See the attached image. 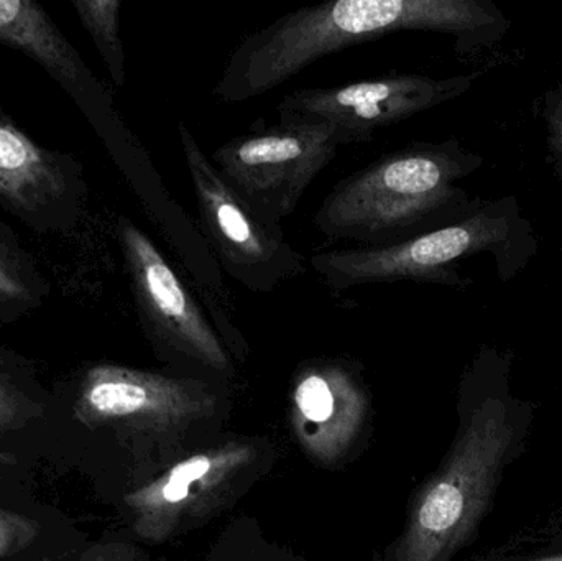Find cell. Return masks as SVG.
<instances>
[{"instance_id": "cell-1", "label": "cell", "mask_w": 562, "mask_h": 561, "mask_svg": "<svg viewBox=\"0 0 562 561\" xmlns=\"http://www.w3.org/2000/svg\"><path fill=\"white\" fill-rule=\"evenodd\" d=\"M512 366L508 352L484 348L465 372L458 435L413 506L395 561H452L479 536L537 420V404L512 388Z\"/></svg>"}, {"instance_id": "cell-2", "label": "cell", "mask_w": 562, "mask_h": 561, "mask_svg": "<svg viewBox=\"0 0 562 561\" xmlns=\"http://www.w3.org/2000/svg\"><path fill=\"white\" fill-rule=\"evenodd\" d=\"M508 20L491 0H337L303 7L250 33L224 66L214 96L249 101L324 56L398 32L452 35L459 53L492 46Z\"/></svg>"}, {"instance_id": "cell-3", "label": "cell", "mask_w": 562, "mask_h": 561, "mask_svg": "<svg viewBox=\"0 0 562 561\" xmlns=\"http://www.w3.org/2000/svg\"><path fill=\"white\" fill-rule=\"evenodd\" d=\"M484 158L458 141L409 144L340 180L314 216L330 239L389 246L458 223L474 213V201L458 181Z\"/></svg>"}, {"instance_id": "cell-4", "label": "cell", "mask_w": 562, "mask_h": 561, "mask_svg": "<svg viewBox=\"0 0 562 561\" xmlns=\"http://www.w3.org/2000/svg\"><path fill=\"white\" fill-rule=\"evenodd\" d=\"M485 253L495 257L505 282L537 253V240L515 198L487 203L458 223L402 243L327 250L311 257L310 263L336 292L402 280L462 287L459 262Z\"/></svg>"}, {"instance_id": "cell-5", "label": "cell", "mask_w": 562, "mask_h": 561, "mask_svg": "<svg viewBox=\"0 0 562 561\" xmlns=\"http://www.w3.org/2000/svg\"><path fill=\"white\" fill-rule=\"evenodd\" d=\"M184 164L196 197L201 231L221 266L250 292L270 293L306 270L281 226L266 223L229 187L183 121L178 122Z\"/></svg>"}, {"instance_id": "cell-6", "label": "cell", "mask_w": 562, "mask_h": 561, "mask_svg": "<svg viewBox=\"0 0 562 561\" xmlns=\"http://www.w3.org/2000/svg\"><path fill=\"white\" fill-rule=\"evenodd\" d=\"M339 147L327 125L279 121L250 128L221 145L210 158L257 216L281 226V221L296 211L314 178L336 158Z\"/></svg>"}, {"instance_id": "cell-7", "label": "cell", "mask_w": 562, "mask_h": 561, "mask_svg": "<svg viewBox=\"0 0 562 561\" xmlns=\"http://www.w3.org/2000/svg\"><path fill=\"white\" fill-rule=\"evenodd\" d=\"M0 45L29 56L61 86L144 203L160 194V181L122 124L111 96L38 2L0 0Z\"/></svg>"}, {"instance_id": "cell-8", "label": "cell", "mask_w": 562, "mask_h": 561, "mask_svg": "<svg viewBox=\"0 0 562 561\" xmlns=\"http://www.w3.org/2000/svg\"><path fill=\"white\" fill-rule=\"evenodd\" d=\"M477 75L432 78L380 76L334 88L297 89L277 105L280 121L313 122L333 128L340 147L367 144L383 127L465 94Z\"/></svg>"}, {"instance_id": "cell-9", "label": "cell", "mask_w": 562, "mask_h": 561, "mask_svg": "<svg viewBox=\"0 0 562 561\" xmlns=\"http://www.w3.org/2000/svg\"><path fill=\"white\" fill-rule=\"evenodd\" d=\"M115 236L148 338L211 371L229 372L216 329L154 240L127 216L117 217Z\"/></svg>"}, {"instance_id": "cell-10", "label": "cell", "mask_w": 562, "mask_h": 561, "mask_svg": "<svg viewBox=\"0 0 562 561\" xmlns=\"http://www.w3.org/2000/svg\"><path fill=\"white\" fill-rule=\"evenodd\" d=\"M81 161L43 147L0 108V206L33 233L66 234L88 201Z\"/></svg>"}, {"instance_id": "cell-11", "label": "cell", "mask_w": 562, "mask_h": 561, "mask_svg": "<svg viewBox=\"0 0 562 561\" xmlns=\"http://www.w3.org/2000/svg\"><path fill=\"white\" fill-rule=\"evenodd\" d=\"M206 385L125 366L92 364L79 381L76 418L86 427L167 430L213 408Z\"/></svg>"}, {"instance_id": "cell-12", "label": "cell", "mask_w": 562, "mask_h": 561, "mask_svg": "<svg viewBox=\"0 0 562 561\" xmlns=\"http://www.w3.org/2000/svg\"><path fill=\"white\" fill-rule=\"evenodd\" d=\"M250 458L249 447L224 445L180 461L160 480L132 493L127 506L134 510L138 536L167 539L183 516L221 493Z\"/></svg>"}, {"instance_id": "cell-13", "label": "cell", "mask_w": 562, "mask_h": 561, "mask_svg": "<svg viewBox=\"0 0 562 561\" xmlns=\"http://www.w3.org/2000/svg\"><path fill=\"white\" fill-rule=\"evenodd\" d=\"M296 430L307 450L333 460L359 427L363 397L349 369L339 362L310 364L294 389Z\"/></svg>"}, {"instance_id": "cell-14", "label": "cell", "mask_w": 562, "mask_h": 561, "mask_svg": "<svg viewBox=\"0 0 562 561\" xmlns=\"http://www.w3.org/2000/svg\"><path fill=\"white\" fill-rule=\"evenodd\" d=\"M52 283L19 237L0 221V323L12 325L45 305Z\"/></svg>"}, {"instance_id": "cell-15", "label": "cell", "mask_w": 562, "mask_h": 561, "mask_svg": "<svg viewBox=\"0 0 562 561\" xmlns=\"http://www.w3.org/2000/svg\"><path fill=\"white\" fill-rule=\"evenodd\" d=\"M471 561H562V496Z\"/></svg>"}, {"instance_id": "cell-16", "label": "cell", "mask_w": 562, "mask_h": 561, "mask_svg": "<svg viewBox=\"0 0 562 561\" xmlns=\"http://www.w3.org/2000/svg\"><path fill=\"white\" fill-rule=\"evenodd\" d=\"M79 22L99 49L115 86L125 82V55L121 40V0H71Z\"/></svg>"}, {"instance_id": "cell-17", "label": "cell", "mask_w": 562, "mask_h": 561, "mask_svg": "<svg viewBox=\"0 0 562 561\" xmlns=\"http://www.w3.org/2000/svg\"><path fill=\"white\" fill-rule=\"evenodd\" d=\"M13 369H0V431L16 430L38 418L42 402L33 399L16 381Z\"/></svg>"}, {"instance_id": "cell-18", "label": "cell", "mask_w": 562, "mask_h": 561, "mask_svg": "<svg viewBox=\"0 0 562 561\" xmlns=\"http://www.w3.org/2000/svg\"><path fill=\"white\" fill-rule=\"evenodd\" d=\"M36 526L25 517L0 509V557L19 552L35 539Z\"/></svg>"}, {"instance_id": "cell-19", "label": "cell", "mask_w": 562, "mask_h": 561, "mask_svg": "<svg viewBox=\"0 0 562 561\" xmlns=\"http://www.w3.org/2000/svg\"><path fill=\"white\" fill-rule=\"evenodd\" d=\"M544 121L548 125V147L554 170L562 178V85L544 99Z\"/></svg>"}, {"instance_id": "cell-20", "label": "cell", "mask_w": 562, "mask_h": 561, "mask_svg": "<svg viewBox=\"0 0 562 561\" xmlns=\"http://www.w3.org/2000/svg\"><path fill=\"white\" fill-rule=\"evenodd\" d=\"M26 368V361L20 358L15 352L0 346V369H13V371H23Z\"/></svg>"}, {"instance_id": "cell-21", "label": "cell", "mask_w": 562, "mask_h": 561, "mask_svg": "<svg viewBox=\"0 0 562 561\" xmlns=\"http://www.w3.org/2000/svg\"><path fill=\"white\" fill-rule=\"evenodd\" d=\"M3 461H5V458L2 457V453H0V464L3 463Z\"/></svg>"}]
</instances>
